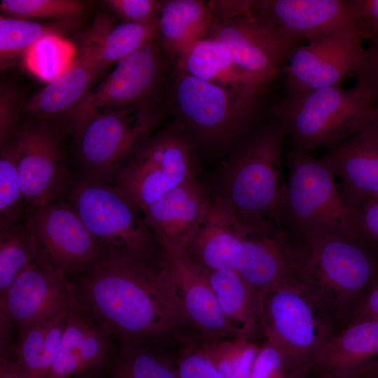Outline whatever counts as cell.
Returning <instances> with one entry per match:
<instances>
[{
	"instance_id": "obj_51",
	"label": "cell",
	"mask_w": 378,
	"mask_h": 378,
	"mask_svg": "<svg viewBox=\"0 0 378 378\" xmlns=\"http://www.w3.org/2000/svg\"><path fill=\"white\" fill-rule=\"evenodd\" d=\"M377 370H378V367L376 368V370H375L373 372H376V371H377ZM373 372H372V373H373Z\"/></svg>"
},
{
	"instance_id": "obj_6",
	"label": "cell",
	"mask_w": 378,
	"mask_h": 378,
	"mask_svg": "<svg viewBox=\"0 0 378 378\" xmlns=\"http://www.w3.org/2000/svg\"><path fill=\"white\" fill-rule=\"evenodd\" d=\"M74 209L95 241L101 260L164 254L139 211L115 186L92 177L76 181Z\"/></svg>"
},
{
	"instance_id": "obj_40",
	"label": "cell",
	"mask_w": 378,
	"mask_h": 378,
	"mask_svg": "<svg viewBox=\"0 0 378 378\" xmlns=\"http://www.w3.org/2000/svg\"><path fill=\"white\" fill-rule=\"evenodd\" d=\"M18 116V97L11 87L1 85L0 92V148L15 137Z\"/></svg>"
},
{
	"instance_id": "obj_35",
	"label": "cell",
	"mask_w": 378,
	"mask_h": 378,
	"mask_svg": "<svg viewBox=\"0 0 378 378\" xmlns=\"http://www.w3.org/2000/svg\"><path fill=\"white\" fill-rule=\"evenodd\" d=\"M55 32L36 21L1 15L0 56L6 61L24 53L45 35Z\"/></svg>"
},
{
	"instance_id": "obj_16",
	"label": "cell",
	"mask_w": 378,
	"mask_h": 378,
	"mask_svg": "<svg viewBox=\"0 0 378 378\" xmlns=\"http://www.w3.org/2000/svg\"><path fill=\"white\" fill-rule=\"evenodd\" d=\"M250 15L267 19L308 41L340 34L370 40L347 0H251Z\"/></svg>"
},
{
	"instance_id": "obj_27",
	"label": "cell",
	"mask_w": 378,
	"mask_h": 378,
	"mask_svg": "<svg viewBox=\"0 0 378 378\" xmlns=\"http://www.w3.org/2000/svg\"><path fill=\"white\" fill-rule=\"evenodd\" d=\"M212 21L211 9L204 1H164L158 18L160 46L169 56L176 57L206 36Z\"/></svg>"
},
{
	"instance_id": "obj_10",
	"label": "cell",
	"mask_w": 378,
	"mask_h": 378,
	"mask_svg": "<svg viewBox=\"0 0 378 378\" xmlns=\"http://www.w3.org/2000/svg\"><path fill=\"white\" fill-rule=\"evenodd\" d=\"M206 36L214 39L262 90L287 62L300 39L254 15L213 20Z\"/></svg>"
},
{
	"instance_id": "obj_4",
	"label": "cell",
	"mask_w": 378,
	"mask_h": 378,
	"mask_svg": "<svg viewBox=\"0 0 378 378\" xmlns=\"http://www.w3.org/2000/svg\"><path fill=\"white\" fill-rule=\"evenodd\" d=\"M288 177L280 212L283 227L302 238L322 234L361 236L356 203L321 158L295 148L287 153Z\"/></svg>"
},
{
	"instance_id": "obj_19",
	"label": "cell",
	"mask_w": 378,
	"mask_h": 378,
	"mask_svg": "<svg viewBox=\"0 0 378 378\" xmlns=\"http://www.w3.org/2000/svg\"><path fill=\"white\" fill-rule=\"evenodd\" d=\"M209 202L194 177L164 193L142 218L167 255L185 253Z\"/></svg>"
},
{
	"instance_id": "obj_5",
	"label": "cell",
	"mask_w": 378,
	"mask_h": 378,
	"mask_svg": "<svg viewBox=\"0 0 378 378\" xmlns=\"http://www.w3.org/2000/svg\"><path fill=\"white\" fill-rule=\"evenodd\" d=\"M275 112L293 148L306 153L319 147L330 149L377 118L371 99L356 85L288 94Z\"/></svg>"
},
{
	"instance_id": "obj_17",
	"label": "cell",
	"mask_w": 378,
	"mask_h": 378,
	"mask_svg": "<svg viewBox=\"0 0 378 378\" xmlns=\"http://www.w3.org/2000/svg\"><path fill=\"white\" fill-rule=\"evenodd\" d=\"M118 355L108 330L76 301L70 308L59 354L46 378L108 375Z\"/></svg>"
},
{
	"instance_id": "obj_34",
	"label": "cell",
	"mask_w": 378,
	"mask_h": 378,
	"mask_svg": "<svg viewBox=\"0 0 378 378\" xmlns=\"http://www.w3.org/2000/svg\"><path fill=\"white\" fill-rule=\"evenodd\" d=\"M19 142L17 135L1 148L0 227L17 223L24 204L18 170Z\"/></svg>"
},
{
	"instance_id": "obj_15",
	"label": "cell",
	"mask_w": 378,
	"mask_h": 378,
	"mask_svg": "<svg viewBox=\"0 0 378 378\" xmlns=\"http://www.w3.org/2000/svg\"><path fill=\"white\" fill-rule=\"evenodd\" d=\"M364 41L358 36L340 34L298 46L285 66L288 94L340 86L345 78L356 75L365 51Z\"/></svg>"
},
{
	"instance_id": "obj_20",
	"label": "cell",
	"mask_w": 378,
	"mask_h": 378,
	"mask_svg": "<svg viewBox=\"0 0 378 378\" xmlns=\"http://www.w3.org/2000/svg\"><path fill=\"white\" fill-rule=\"evenodd\" d=\"M158 40L116 63L108 76L76 107L107 108L138 106L154 90L162 59Z\"/></svg>"
},
{
	"instance_id": "obj_45",
	"label": "cell",
	"mask_w": 378,
	"mask_h": 378,
	"mask_svg": "<svg viewBox=\"0 0 378 378\" xmlns=\"http://www.w3.org/2000/svg\"><path fill=\"white\" fill-rule=\"evenodd\" d=\"M0 378H27L10 355L4 349H0Z\"/></svg>"
},
{
	"instance_id": "obj_14",
	"label": "cell",
	"mask_w": 378,
	"mask_h": 378,
	"mask_svg": "<svg viewBox=\"0 0 378 378\" xmlns=\"http://www.w3.org/2000/svg\"><path fill=\"white\" fill-rule=\"evenodd\" d=\"M24 225L41 253L67 276L101 260L94 239L74 207L52 202L31 209Z\"/></svg>"
},
{
	"instance_id": "obj_38",
	"label": "cell",
	"mask_w": 378,
	"mask_h": 378,
	"mask_svg": "<svg viewBox=\"0 0 378 378\" xmlns=\"http://www.w3.org/2000/svg\"><path fill=\"white\" fill-rule=\"evenodd\" d=\"M122 22L145 23L158 20L162 1L156 0H106L104 1Z\"/></svg>"
},
{
	"instance_id": "obj_24",
	"label": "cell",
	"mask_w": 378,
	"mask_h": 378,
	"mask_svg": "<svg viewBox=\"0 0 378 378\" xmlns=\"http://www.w3.org/2000/svg\"><path fill=\"white\" fill-rule=\"evenodd\" d=\"M246 234L234 215L216 196L210 200L206 213L186 250V255L207 271L234 270V248Z\"/></svg>"
},
{
	"instance_id": "obj_36",
	"label": "cell",
	"mask_w": 378,
	"mask_h": 378,
	"mask_svg": "<svg viewBox=\"0 0 378 378\" xmlns=\"http://www.w3.org/2000/svg\"><path fill=\"white\" fill-rule=\"evenodd\" d=\"M4 15L23 19H71L85 9V4L74 0H1Z\"/></svg>"
},
{
	"instance_id": "obj_18",
	"label": "cell",
	"mask_w": 378,
	"mask_h": 378,
	"mask_svg": "<svg viewBox=\"0 0 378 378\" xmlns=\"http://www.w3.org/2000/svg\"><path fill=\"white\" fill-rule=\"evenodd\" d=\"M16 135L24 204L31 209L46 205L62 191L67 174L57 136L44 123L24 126Z\"/></svg>"
},
{
	"instance_id": "obj_3",
	"label": "cell",
	"mask_w": 378,
	"mask_h": 378,
	"mask_svg": "<svg viewBox=\"0 0 378 378\" xmlns=\"http://www.w3.org/2000/svg\"><path fill=\"white\" fill-rule=\"evenodd\" d=\"M286 132L277 122L254 133L233 157L218 196L247 234L282 226L286 189L282 150Z\"/></svg>"
},
{
	"instance_id": "obj_8",
	"label": "cell",
	"mask_w": 378,
	"mask_h": 378,
	"mask_svg": "<svg viewBox=\"0 0 378 378\" xmlns=\"http://www.w3.org/2000/svg\"><path fill=\"white\" fill-rule=\"evenodd\" d=\"M262 323L265 338L282 349L295 373L309 371L316 352L340 330L300 283L265 294Z\"/></svg>"
},
{
	"instance_id": "obj_47",
	"label": "cell",
	"mask_w": 378,
	"mask_h": 378,
	"mask_svg": "<svg viewBox=\"0 0 378 378\" xmlns=\"http://www.w3.org/2000/svg\"><path fill=\"white\" fill-rule=\"evenodd\" d=\"M310 375H311L312 378H333V377H327V376L312 374L311 373H310ZM358 378H375V377L372 376V375H368V376L360 377H358Z\"/></svg>"
},
{
	"instance_id": "obj_21",
	"label": "cell",
	"mask_w": 378,
	"mask_h": 378,
	"mask_svg": "<svg viewBox=\"0 0 378 378\" xmlns=\"http://www.w3.org/2000/svg\"><path fill=\"white\" fill-rule=\"evenodd\" d=\"M378 367V321L351 323L332 336L315 354L312 374L358 378Z\"/></svg>"
},
{
	"instance_id": "obj_29",
	"label": "cell",
	"mask_w": 378,
	"mask_h": 378,
	"mask_svg": "<svg viewBox=\"0 0 378 378\" xmlns=\"http://www.w3.org/2000/svg\"><path fill=\"white\" fill-rule=\"evenodd\" d=\"M157 40L158 20L122 22L106 29L97 28L78 57L102 70Z\"/></svg>"
},
{
	"instance_id": "obj_26",
	"label": "cell",
	"mask_w": 378,
	"mask_h": 378,
	"mask_svg": "<svg viewBox=\"0 0 378 378\" xmlns=\"http://www.w3.org/2000/svg\"><path fill=\"white\" fill-rule=\"evenodd\" d=\"M211 288L224 316L240 336L256 341L263 335L262 300L234 270L207 271Z\"/></svg>"
},
{
	"instance_id": "obj_30",
	"label": "cell",
	"mask_w": 378,
	"mask_h": 378,
	"mask_svg": "<svg viewBox=\"0 0 378 378\" xmlns=\"http://www.w3.org/2000/svg\"><path fill=\"white\" fill-rule=\"evenodd\" d=\"M260 345L245 337L204 340L198 351L225 377L249 378Z\"/></svg>"
},
{
	"instance_id": "obj_28",
	"label": "cell",
	"mask_w": 378,
	"mask_h": 378,
	"mask_svg": "<svg viewBox=\"0 0 378 378\" xmlns=\"http://www.w3.org/2000/svg\"><path fill=\"white\" fill-rule=\"evenodd\" d=\"M102 71L80 57L69 68L30 98L25 105L31 114L46 119L76 107L89 92L95 76Z\"/></svg>"
},
{
	"instance_id": "obj_12",
	"label": "cell",
	"mask_w": 378,
	"mask_h": 378,
	"mask_svg": "<svg viewBox=\"0 0 378 378\" xmlns=\"http://www.w3.org/2000/svg\"><path fill=\"white\" fill-rule=\"evenodd\" d=\"M307 258L304 239L279 226L246 234L232 253L234 270L262 298L277 286L302 283Z\"/></svg>"
},
{
	"instance_id": "obj_42",
	"label": "cell",
	"mask_w": 378,
	"mask_h": 378,
	"mask_svg": "<svg viewBox=\"0 0 378 378\" xmlns=\"http://www.w3.org/2000/svg\"><path fill=\"white\" fill-rule=\"evenodd\" d=\"M356 221L359 234L378 248V199L356 202Z\"/></svg>"
},
{
	"instance_id": "obj_46",
	"label": "cell",
	"mask_w": 378,
	"mask_h": 378,
	"mask_svg": "<svg viewBox=\"0 0 378 378\" xmlns=\"http://www.w3.org/2000/svg\"><path fill=\"white\" fill-rule=\"evenodd\" d=\"M290 378H312L309 371L298 372L292 375Z\"/></svg>"
},
{
	"instance_id": "obj_32",
	"label": "cell",
	"mask_w": 378,
	"mask_h": 378,
	"mask_svg": "<svg viewBox=\"0 0 378 378\" xmlns=\"http://www.w3.org/2000/svg\"><path fill=\"white\" fill-rule=\"evenodd\" d=\"M74 45L56 32L45 35L23 55L24 66L38 78L52 81L75 59Z\"/></svg>"
},
{
	"instance_id": "obj_31",
	"label": "cell",
	"mask_w": 378,
	"mask_h": 378,
	"mask_svg": "<svg viewBox=\"0 0 378 378\" xmlns=\"http://www.w3.org/2000/svg\"><path fill=\"white\" fill-rule=\"evenodd\" d=\"M0 230V295H2L34 260L38 247L25 225L16 223Z\"/></svg>"
},
{
	"instance_id": "obj_22",
	"label": "cell",
	"mask_w": 378,
	"mask_h": 378,
	"mask_svg": "<svg viewBox=\"0 0 378 378\" xmlns=\"http://www.w3.org/2000/svg\"><path fill=\"white\" fill-rule=\"evenodd\" d=\"M355 203L378 199V118L322 157Z\"/></svg>"
},
{
	"instance_id": "obj_37",
	"label": "cell",
	"mask_w": 378,
	"mask_h": 378,
	"mask_svg": "<svg viewBox=\"0 0 378 378\" xmlns=\"http://www.w3.org/2000/svg\"><path fill=\"white\" fill-rule=\"evenodd\" d=\"M293 374L282 349L274 341L265 338L252 365L249 378H290Z\"/></svg>"
},
{
	"instance_id": "obj_39",
	"label": "cell",
	"mask_w": 378,
	"mask_h": 378,
	"mask_svg": "<svg viewBox=\"0 0 378 378\" xmlns=\"http://www.w3.org/2000/svg\"><path fill=\"white\" fill-rule=\"evenodd\" d=\"M356 85L363 90L378 108V40L365 48L356 73Z\"/></svg>"
},
{
	"instance_id": "obj_25",
	"label": "cell",
	"mask_w": 378,
	"mask_h": 378,
	"mask_svg": "<svg viewBox=\"0 0 378 378\" xmlns=\"http://www.w3.org/2000/svg\"><path fill=\"white\" fill-rule=\"evenodd\" d=\"M177 70L218 85L256 104L262 91L251 76L233 62L216 42L205 36L176 57Z\"/></svg>"
},
{
	"instance_id": "obj_7",
	"label": "cell",
	"mask_w": 378,
	"mask_h": 378,
	"mask_svg": "<svg viewBox=\"0 0 378 378\" xmlns=\"http://www.w3.org/2000/svg\"><path fill=\"white\" fill-rule=\"evenodd\" d=\"M75 109L71 115L81 162L90 177L104 181L118 175L156 122L154 115L139 105Z\"/></svg>"
},
{
	"instance_id": "obj_23",
	"label": "cell",
	"mask_w": 378,
	"mask_h": 378,
	"mask_svg": "<svg viewBox=\"0 0 378 378\" xmlns=\"http://www.w3.org/2000/svg\"><path fill=\"white\" fill-rule=\"evenodd\" d=\"M176 276L183 306L190 323L205 340L241 337L224 316L206 270L185 253L167 255Z\"/></svg>"
},
{
	"instance_id": "obj_43",
	"label": "cell",
	"mask_w": 378,
	"mask_h": 378,
	"mask_svg": "<svg viewBox=\"0 0 378 378\" xmlns=\"http://www.w3.org/2000/svg\"><path fill=\"white\" fill-rule=\"evenodd\" d=\"M355 18L370 36L378 40V0H347Z\"/></svg>"
},
{
	"instance_id": "obj_48",
	"label": "cell",
	"mask_w": 378,
	"mask_h": 378,
	"mask_svg": "<svg viewBox=\"0 0 378 378\" xmlns=\"http://www.w3.org/2000/svg\"><path fill=\"white\" fill-rule=\"evenodd\" d=\"M71 378H97V377L90 374H81L74 376Z\"/></svg>"
},
{
	"instance_id": "obj_2",
	"label": "cell",
	"mask_w": 378,
	"mask_h": 378,
	"mask_svg": "<svg viewBox=\"0 0 378 378\" xmlns=\"http://www.w3.org/2000/svg\"><path fill=\"white\" fill-rule=\"evenodd\" d=\"M303 239L307 258L302 285L341 330L352 323L378 281V248L362 236Z\"/></svg>"
},
{
	"instance_id": "obj_50",
	"label": "cell",
	"mask_w": 378,
	"mask_h": 378,
	"mask_svg": "<svg viewBox=\"0 0 378 378\" xmlns=\"http://www.w3.org/2000/svg\"><path fill=\"white\" fill-rule=\"evenodd\" d=\"M376 111H377V118H378V108H375Z\"/></svg>"
},
{
	"instance_id": "obj_9",
	"label": "cell",
	"mask_w": 378,
	"mask_h": 378,
	"mask_svg": "<svg viewBox=\"0 0 378 378\" xmlns=\"http://www.w3.org/2000/svg\"><path fill=\"white\" fill-rule=\"evenodd\" d=\"M194 178V160L185 138L174 130L147 139L117 175L115 186L142 213L166 192Z\"/></svg>"
},
{
	"instance_id": "obj_44",
	"label": "cell",
	"mask_w": 378,
	"mask_h": 378,
	"mask_svg": "<svg viewBox=\"0 0 378 378\" xmlns=\"http://www.w3.org/2000/svg\"><path fill=\"white\" fill-rule=\"evenodd\" d=\"M363 321H378V281L368 292L351 323Z\"/></svg>"
},
{
	"instance_id": "obj_33",
	"label": "cell",
	"mask_w": 378,
	"mask_h": 378,
	"mask_svg": "<svg viewBox=\"0 0 378 378\" xmlns=\"http://www.w3.org/2000/svg\"><path fill=\"white\" fill-rule=\"evenodd\" d=\"M108 378H178L176 360L146 345L118 354Z\"/></svg>"
},
{
	"instance_id": "obj_11",
	"label": "cell",
	"mask_w": 378,
	"mask_h": 378,
	"mask_svg": "<svg viewBox=\"0 0 378 378\" xmlns=\"http://www.w3.org/2000/svg\"><path fill=\"white\" fill-rule=\"evenodd\" d=\"M75 302L69 277L40 252L0 295V341L11 343L33 325L50 319Z\"/></svg>"
},
{
	"instance_id": "obj_1",
	"label": "cell",
	"mask_w": 378,
	"mask_h": 378,
	"mask_svg": "<svg viewBox=\"0 0 378 378\" xmlns=\"http://www.w3.org/2000/svg\"><path fill=\"white\" fill-rule=\"evenodd\" d=\"M73 276L76 302L108 330L118 354L178 337L190 324L166 253L101 260Z\"/></svg>"
},
{
	"instance_id": "obj_41",
	"label": "cell",
	"mask_w": 378,
	"mask_h": 378,
	"mask_svg": "<svg viewBox=\"0 0 378 378\" xmlns=\"http://www.w3.org/2000/svg\"><path fill=\"white\" fill-rule=\"evenodd\" d=\"M176 365L178 378H225L197 349L185 351Z\"/></svg>"
},
{
	"instance_id": "obj_13",
	"label": "cell",
	"mask_w": 378,
	"mask_h": 378,
	"mask_svg": "<svg viewBox=\"0 0 378 378\" xmlns=\"http://www.w3.org/2000/svg\"><path fill=\"white\" fill-rule=\"evenodd\" d=\"M174 100L184 121L200 136L213 141L239 133L250 120L255 105L225 88L178 70Z\"/></svg>"
},
{
	"instance_id": "obj_49",
	"label": "cell",
	"mask_w": 378,
	"mask_h": 378,
	"mask_svg": "<svg viewBox=\"0 0 378 378\" xmlns=\"http://www.w3.org/2000/svg\"><path fill=\"white\" fill-rule=\"evenodd\" d=\"M370 375H372V376L374 377L375 378H378V370L373 372L372 374H371Z\"/></svg>"
}]
</instances>
